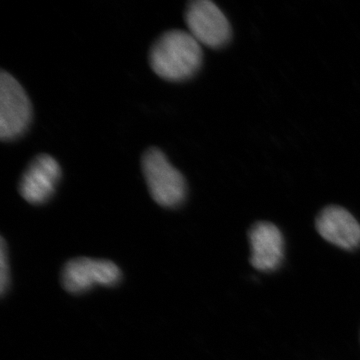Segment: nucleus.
Listing matches in <instances>:
<instances>
[{
    "mask_svg": "<svg viewBox=\"0 0 360 360\" xmlns=\"http://www.w3.org/2000/svg\"><path fill=\"white\" fill-rule=\"evenodd\" d=\"M200 44L184 30H169L156 40L149 52V63L158 77L168 82H184L202 65Z\"/></svg>",
    "mask_w": 360,
    "mask_h": 360,
    "instance_id": "nucleus-1",
    "label": "nucleus"
},
{
    "mask_svg": "<svg viewBox=\"0 0 360 360\" xmlns=\"http://www.w3.org/2000/svg\"><path fill=\"white\" fill-rule=\"evenodd\" d=\"M315 227L322 238L345 250L360 246V224L352 213L340 206L322 210L315 220Z\"/></svg>",
    "mask_w": 360,
    "mask_h": 360,
    "instance_id": "nucleus-8",
    "label": "nucleus"
},
{
    "mask_svg": "<svg viewBox=\"0 0 360 360\" xmlns=\"http://www.w3.org/2000/svg\"><path fill=\"white\" fill-rule=\"evenodd\" d=\"M122 281V270L110 260L77 257L63 267L61 283L71 295H82L96 285L112 288Z\"/></svg>",
    "mask_w": 360,
    "mask_h": 360,
    "instance_id": "nucleus-4",
    "label": "nucleus"
},
{
    "mask_svg": "<svg viewBox=\"0 0 360 360\" xmlns=\"http://www.w3.org/2000/svg\"><path fill=\"white\" fill-rule=\"evenodd\" d=\"M61 168L58 160L49 155L35 158L26 168L20 182V193L30 205H44L56 193Z\"/></svg>",
    "mask_w": 360,
    "mask_h": 360,
    "instance_id": "nucleus-6",
    "label": "nucleus"
},
{
    "mask_svg": "<svg viewBox=\"0 0 360 360\" xmlns=\"http://www.w3.org/2000/svg\"><path fill=\"white\" fill-rule=\"evenodd\" d=\"M186 21L188 32L205 46L220 49L231 39V23L210 0L191 2L186 8Z\"/></svg>",
    "mask_w": 360,
    "mask_h": 360,
    "instance_id": "nucleus-5",
    "label": "nucleus"
},
{
    "mask_svg": "<svg viewBox=\"0 0 360 360\" xmlns=\"http://www.w3.org/2000/svg\"><path fill=\"white\" fill-rule=\"evenodd\" d=\"M251 248L250 264L259 271L276 270L283 264L284 239L278 227L271 222L258 221L248 232Z\"/></svg>",
    "mask_w": 360,
    "mask_h": 360,
    "instance_id": "nucleus-7",
    "label": "nucleus"
},
{
    "mask_svg": "<svg viewBox=\"0 0 360 360\" xmlns=\"http://www.w3.org/2000/svg\"><path fill=\"white\" fill-rule=\"evenodd\" d=\"M11 285V269H9L8 248L6 239L1 238L0 245V292L1 295H6Z\"/></svg>",
    "mask_w": 360,
    "mask_h": 360,
    "instance_id": "nucleus-9",
    "label": "nucleus"
},
{
    "mask_svg": "<svg viewBox=\"0 0 360 360\" xmlns=\"http://www.w3.org/2000/svg\"><path fill=\"white\" fill-rule=\"evenodd\" d=\"M32 106L20 82L2 71L0 75V139L11 141L21 136L32 122Z\"/></svg>",
    "mask_w": 360,
    "mask_h": 360,
    "instance_id": "nucleus-3",
    "label": "nucleus"
},
{
    "mask_svg": "<svg viewBox=\"0 0 360 360\" xmlns=\"http://www.w3.org/2000/svg\"><path fill=\"white\" fill-rule=\"evenodd\" d=\"M142 172L149 193L158 205L174 208L186 200V179L176 168L172 167L160 149L150 148L144 153Z\"/></svg>",
    "mask_w": 360,
    "mask_h": 360,
    "instance_id": "nucleus-2",
    "label": "nucleus"
}]
</instances>
